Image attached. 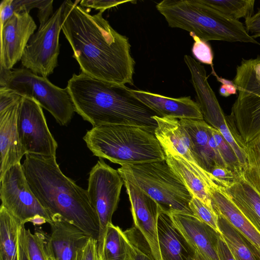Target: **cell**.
Wrapping results in <instances>:
<instances>
[{
  "label": "cell",
  "mask_w": 260,
  "mask_h": 260,
  "mask_svg": "<svg viewBox=\"0 0 260 260\" xmlns=\"http://www.w3.org/2000/svg\"><path fill=\"white\" fill-rule=\"evenodd\" d=\"M48 235L41 229L34 233L25 230V237L30 260H47L46 245Z\"/></svg>",
  "instance_id": "33"
},
{
  "label": "cell",
  "mask_w": 260,
  "mask_h": 260,
  "mask_svg": "<svg viewBox=\"0 0 260 260\" xmlns=\"http://www.w3.org/2000/svg\"><path fill=\"white\" fill-rule=\"evenodd\" d=\"M0 198L3 206L21 224L36 215L52 218L32 192L20 162L10 167L0 177Z\"/></svg>",
  "instance_id": "10"
},
{
  "label": "cell",
  "mask_w": 260,
  "mask_h": 260,
  "mask_svg": "<svg viewBox=\"0 0 260 260\" xmlns=\"http://www.w3.org/2000/svg\"><path fill=\"white\" fill-rule=\"evenodd\" d=\"M24 224L20 226L18 232V257L19 260H30L25 237Z\"/></svg>",
  "instance_id": "43"
},
{
  "label": "cell",
  "mask_w": 260,
  "mask_h": 260,
  "mask_svg": "<svg viewBox=\"0 0 260 260\" xmlns=\"http://www.w3.org/2000/svg\"><path fill=\"white\" fill-rule=\"evenodd\" d=\"M100 260H101V258H100Z\"/></svg>",
  "instance_id": "48"
},
{
  "label": "cell",
  "mask_w": 260,
  "mask_h": 260,
  "mask_svg": "<svg viewBox=\"0 0 260 260\" xmlns=\"http://www.w3.org/2000/svg\"><path fill=\"white\" fill-rule=\"evenodd\" d=\"M37 25L28 12L14 14L1 25L0 67L11 70L21 60Z\"/></svg>",
  "instance_id": "12"
},
{
  "label": "cell",
  "mask_w": 260,
  "mask_h": 260,
  "mask_svg": "<svg viewBox=\"0 0 260 260\" xmlns=\"http://www.w3.org/2000/svg\"><path fill=\"white\" fill-rule=\"evenodd\" d=\"M245 27L252 38H260V10L252 16L245 19Z\"/></svg>",
  "instance_id": "41"
},
{
  "label": "cell",
  "mask_w": 260,
  "mask_h": 260,
  "mask_svg": "<svg viewBox=\"0 0 260 260\" xmlns=\"http://www.w3.org/2000/svg\"><path fill=\"white\" fill-rule=\"evenodd\" d=\"M189 205L194 216L220 233L218 215L213 208L209 207L195 197H192Z\"/></svg>",
  "instance_id": "35"
},
{
  "label": "cell",
  "mask_w": 260,
  "mask_h": 260,
  "mask_svg": "<svg viewBox=\"0 0 260 260\" xmlns=\"http://www.w3.org/2000/svg\"><path fill=\"white\" fill-rule=\"evenodd\" d=\"M209 173L215 183L220 187L225 189L232 185L242 176L219 165L213 166Z\"/></svg>",
  "instance_id": "37"
},
{
  "label": "cell",
  "mask_w": 260,
  "mask_h": 260,
  "mask_svg": "<svg viewBox=\"0 0 260 260\" xmlns=\"http://www.w3.org/2000/svg\"><path fill=\"white\" fill-rule=\"evenodd\" d=\"M88 181L87 194L99 219L97 245L100 256L107 225L112 222V216L118 207L124 181L117 170L101 158L91 169Z\"/></svg>",
  "instance_id": "8"
},
{
  "label": "cell",
  "mask_w": 260,
  "mask_h": 260,
  "mask_svg": "<svg viewBox=\"0 0 260 260\" xmlns=\"http://www.w3.org/2000/svg\"><path fill=\"white\" fill-rule=\"evenodd\" d=\"M124 233L129 245L131 260H156L146 240L135 226Z\"/></svg>",
  "instance_id": "32"
},
{
  "label": "cell",
  "mask_w": 260,
  "mask_h": 260,
  "mask_svg": "<svg viewBox=\"0 0 260 260\" xmlns=\"http://www.w3.org/2000/svg\"><path fill=\"white\" fill-rule=\"evenodd\" d=\"M218 215L220 234L235 260H260V252L224 217Z\"/></svg>",
  "instance_id": "25"
},
{
  "label": "cell",
  "mask_w": 260,
  "mask_h": 260,
  "mask_svg": "<svg viewBox=\"0 0 260 260\" xmlns=\"http://www.w3.org/2000/svg\"><path fill=\"white\" fill-rule=\"evenodd\" d=\"M206 5L235 20L254 14V0H201Z\"/></svg>",
  "instance_id": "31"
},
{
  "label": "cell",
  "mask_w": 260,
  "mask_h": 260,
  "mask_svg": "<svg viewBox=\"0 0 260 260\" xmlns=\"http://www.w3.org/2000/svg\"><path fill=\"white\" fill-rule=\"evenodd\" d=\"M131 204L134 225L148 243L156 260H162L158 237V218L161 209L154 200L138 187L124 181Z\"/></svg>",
  "instance_id": "13"
},
{
  "label": "cell",
  "mask_w": 260,
  "mask_h": 260,
  "mask_svg": "<svg viewBox=\"0 0 260 260\" xmlns=\"http://www.w3.org/2000/svg\"><path fill=\"white\" fill-rule=\"evenodd\" d=\"M128 2H135L131 1H99V0H83L80 1V6L93 8L104 12L106 10L116 7L121 4Z\"/></svg>",
  "instance_id": "39"
},
{
  "label": "cell",
  "mask_w": 260,
  "mask_h": 260,
  "mask_svg": "<svg viewBox=\"0 0 260 260\" xmlns=\"http://www.w3.org/2000/svg\"><path fill=\"white\" fill-rule=\"evenodd\" d=\"M208 189L216 213L224 217L260 252V233L230 199L224 188L210 186Z\"/></svg>",
  "instance_id": "20"
},
{
  "label": "cell",
  "mask_w": 260,
  "mask_h": 260,
  "mask_svg": "<svg viewBox=\"0 0 260 260\" xmlns=\"http://www.w3.org/2000/svg\"><path fill=\"white\" fill-rule=\"evenodd\" d=\"M101 260H131L129 245L123 231L109 223L104 239Z\"/></svg>",
  "instance_id": "29"
},
{
  "label": "cell",
  "mask_w": 260,
  "mask_h": 260,
  "mask_svg": "<svg viewBox=\"0 0 260 260\" xmlns=\"http://www.w3.org/2000/svg\"><path fill=\"white\" fill-rule=\"evenodd\" d=\"M194 40L191 51L194 57L205 64L210 65L213 68V53L211 46L193 33H189Z\"/></svg>",
  "instance_id": "36"
},
{
  "label": "cell",
  "mask_w": 260,
  "mask_h": 260,
  "mask_svg": "<svg viewBox=\"0 0 260 260\" xmlns=\"http://www.w3.org/2000/svg\"><path fill=\"white\" fill-rule=\"evenodd\" d=\"M75 111L93 126L126 125L154 133L156 114L138 100L124 85L73 74L67 87Z\"/></svg>",
  "instance_id": "3"
},
{
  "label": "cell",
  "mask_w": 260,
  "mask_h": 260,
  "mask_svg": "<svg viewBox=\"0 0 260 260\" xmlns=\"http://www.w3.org/2000/svg\"><path fill=\"white\" fill-rule=\"evenodd\" d=\"M157 229L162 260H188L194 250L176 228L170 214L160 210Z\"/></svg>",
  "instance_id": "21"
},
{
  "label": "cell",
  "mask_w": 260,
  "mask_h": 260,
  "mask_svg": "<svg viewBox=\"0 0 260 260\" xmlns=\"http://www.w3.org/2000/svg\"><path fill=\"white\" fill-rule=\"evenodd\" d=\"M217 249L219 260H235L221 235L218 239Z\"/></svg>",
  "instance_id": "44"
},
{
  "label": "cell",
  "mask_w": 260,
  "mask_h": 260,
  "mask_svg": "<svg viewBox=\"0 0 260 260\" xmlns=\"http://www.w3.org/2000/svg\"><path fill=\"white\" fill-rule=\"evenodd\" d=\"M245 144L260 134V92L237 98L228 116Z\"/></svg>",
  "instance_id": "19"
},
{
  "label": "cell",
  "mask_w": 260,
  "mask_h": 260,
  "mask_svg": "<svg viewBox=\"0 0 260 260\" xmlns=\"http://www.w3.org/2000/svg\"><path fill=\"white\" fill-rule=\"evenodd\" d=\"M212 133L220 157L225 167L233 172L240 175H242V168L231 146L224 139L221 134L212 127Z\"/></svg>",
  "instance_id": "34"
},
{
  "label": "cell",
  "mask_w": 260,
  "mask_h": 260,
  "mask_svg": "<svg viewBox=\"0 0 260 260\" xmlns=\"http://www.w3.org/2000/svg\"><path fill=\"white\" fill-rule=\"evenodd\" d=\"M233 82L237 89V98L260 92V55L254 58H243L237 67Z\"/></svg>",
  "instance_id": "28"
},
{
  "label": "cell",
  "mask_w": 260,
  "mask_h": 260,
  "mask_svg": "<svg viewBox=\"0 0 260 260\" xmlns=\"http://www.w3.org/2000/svg\"><path fill=\"white\" fill-rule=\"evenodd\" d=\"M63 2L62 31L82 73L120 85L134 84L135 61L127 37L116 31L103 17L91 15L78 5Z\"/></svg>",
  "instance_id": "1"
},
{
  "label": "cell",
  "mask_w": 260,
  "mask_h": 260,
  "mask_svg": "<svg viewBox=\"0 0 260 260\" xmlns=\"http://www.w3.org/2000/svg\"><path fill=\"white\" fill-rule=\"evenodd\" d=\"M64 5L63 3L48 21L29 39L21 59L25 68L34 73L47 77L58 64L59 37Z\"/></svg>",
  "instance_id": "9"
},
{
  "label": "cell",
  "mask_w": 260,
  "mask_h": 260,
  "mask_svg": "<svg viewBox=\"0 0 260 260\" xmlns=\"http://www.w3.org/2000/svg\"><path fill=\"white\" fill-rule=\"evenodd\" d=\"M153 118L157 124L154 134L164 152L177 153L199 166L191 138L180 120L156 115Z\"/></svg>",
  "instance_id": "18"
},
{
  "label": "cell",
  "mask_w": 260,
  "mask_h": 260,
  "mask_svg": "<svg viewBox=\"0 0 260 260\" xmlns=\"http://www.w3.org/2000/svg\"><path fill=\"white\" fill-rule=\"evenodd\" d=\"M245 149L242 177L260 194V134L245 144Z\"/></svg>",
  "instance_id": "30"
},
{
  "label": "cell",
  "mask_w": 260,
  "mask_h": 260,
  "mask_svg": "<svg viewBox=\"0 0 260 260\" xmlns=\"http://www.w3.org/2000/svg\"><path fill=\"white\" fill-rule=\"evenodd\" d=\"M224 190L230 199L260 233V194L242 176Z\"/></svg>",
  "instance_id": "24"
},
{
  "label": "cell",
  "mask_w": 260,
  "mask_h": 260,
  "mask_svg": "<svg viewBox=\"0 0 260 260\" xmlns=\"http://www.w3.org/2000/svg\"><path fill=\"white\" fill-rule=\"evenodd\" d=\"M188 260H211L207 256L199 251L194 250V252L189 256Z\"/></svg>",
  "instance_id": "46"
},
{
  "label": "cell",
  "mask_w": 260,
  "mask_h": 260,
  "mask_svg": "<svg viewBox=\"0 0 260 260\" xmlns=\"http://www.w3.org/2000/svg\"><path fill=\"white\" fill-rule=\"evenodd\" d=\"M165 153L167 163L185 185L192 197H197L209 207L213 208L208 186L204 179L196 170L194 167L195 164L177 153Z\"/></svg>",
  "instance_id": "22"
},
{
  "label": "cell",
  "mask_w": 260,
  "mask_h": 260,
  "mask_svg": "<svg viewBox=\"0 0 260 260\" xmlns=\"http://www.w3.org/2000/svg\"><path fill=\"white\" fill-rule=\"evenodd\" d=\"M83 140L94 156L121 166L166 160L154 133L138 126H93Z\"/></svg>",
  "instance_id": "5"
},
{
  "label": "cell",
  "mask_w": 260,
  "mask_h": 260,
  "mask_svg": "<svg viewBox=\"0 0 260 260\" xmlns=\"http://www.w3.org/2000/svg\"><path fill=\"white\" fill-rule=\"evenodd\" d=\"M18 129L25 154L56 156L57 143L49 129L42 107L35 100L22 96Z\"/></svg>",
  "instance_id": "11"
},
{
  "label": "cell",
  "mask_w": 260,
  "mask_h": 260,
  "mask_svg": "<svg viewBox=\"0 0 260 260\" xmlns=\"http://www.w3.org/2000/svg\"><path fill=\"white\" fill-rule=\"evenodd\" d=\"M22 165L32 192L52 220L68 221L97 240L99 219L87 190L62 172L56 156L26 154Z\"/></svg>",
  "instance_id": "2"
},
{
  "label": "cell",
  "mask_w": 260,
  "mask_h": 260,
  "mask_svg": "<svg viewBox=\"0 0 260 260\" xmlns=\"http://www.w3.org/2000/svg\"><path fill=\"white\" fill-rule=\"evenodd\" d=\"M169 26L193 33L202 40L260 45L239 20L231 18L201 0H164L156 5Z\"/></svg>",
  "instance_id": "4"
},
{
  "label": "cell",
  "mask_w": 260,
  "mask_h": 260,
  "mask_svg": "<svg viewBox=\"0 0 260 260\" xmlns=\"http://www.w3.org/2000/svg\"><path fill=\"white\" fill-rule=\"evenodd\" d=\"M47 260H54V258L47 251Z\"/></svg>",
  "instance_id": "47"
},
{
  "label": "cell",
  "mask_w": 260,
  "mask_h": 260,
  "mask_svg": "<svg viewBox=\"0 0 260 260\" xmlns=\"http://www.w3.org/2000/svg\"><path fill=\"white\" fill-rule=\"evenodd\" d=\"M117 171L124 181L154 200L162 212L193 215L189 205L192 196L166 160L123 165Z\"/></svg>",
  "instance_id": "6"
},
{
  "label": "cell",
  "mask_w": 260,
  "mask_h": 260,
  "mask_svg": "<svg viewBox=\"0 0 260 260\" xmlns=\"http://www.w3.org/2000/svg\"><path fill=\"white\" fill-rule=\"evenodd\" d=\"M21 100L0 111V177L10 167L20 162L22 156L25 155L18 129Z\"/></svg>",
  "instance_id": "17"
},
{
  "label": "cell",
  "mask_w": 260,
  "mask_h": 260,
  "mask_svg": "<svg viewBox=\"0 0 260 260\" xmlns=\"http://www.w3.org/2000/svg\"><path fill=\"white\" fill-rule=\"evenodd\" d=\"M21 98V96L11 89L0 87V111L10 107Z\"/></svg>",
  "instance_id": "40"
},
{
  "label": "cell",
  "mask_w": 260,
  "mask_h": 260,
  "mask_svg": "<svg viewBox=\"0 0 260 260\" xmlns=\"http://www.w3.org/2000/svg\"><path fill=\"white\" fill-rule=\"evenodd\" d=\"M46 250L54 260H74L77 253L86 244L90 237L71 222L54 218L49 224Z\"/></svg>",
  "instance_id": "15"
},
{
  "label": "cell",
  "mask_w": 260,
  "mask_h": 260,
  "mask_svg": "<svg viewBox=\"0 0 260 260\" xmlns=\"http://www.w3.org/2000/svg\"><path fill=\"white\" fill-rule=\"evenodd\" d=\"M179 120L191 138L198 165L209 173L213 166L219 165L209 143L211 126L204 120Z\"/></svg>",
  "instance_id": "23"
},
{
  "label": "cell",
  "mask_w": 260,
  "mask_h": 260,
  "mask_svg": "<svg viewBox=\"0 0 260 260\" xmlns=\"http://www.w3.org/2000/svg\"><path fill=\"white\" fill-rule=\"evenodd\" d=\"M129 91L157 116L204 120L199 104L190 96L171 98L143 90L129 88Z\"/></svg>",
  "instance_id": "16"
},
{
  "label": "cell",
  "mask_w": 260,
  "mask_h": 260,
  "mask_svg": "<svg viewBox=\"0 0 260 260\" xmlns=\"http://www.w3.org/2000/svg\"><path fill=\"white\" fill-rule=\"evenodd\" d=\"M53 3L52 0H3L0 4L1 25L14 14L29 13L31 9L38 8L37 16L41 26L50 17L53 12Z\"/></svg>",
  "instance_id": "27"
},
{
  "label": "cell",
  "mask_w": 260,
  "mask_h": 260,
  "mask_svg": "<svg viewBox=\"0 0 260 260\" xmlns=\"http://www.w3.org/2000/svg\"><path fill=\"white\" fill-rule=\"evenodd\" d=\"M21 224L1 205L0 260H19L18 232Z\"/></svg>",
  "instance_id": "26"
},
{
  "label": "cell",
  "mask_w": 260,
  "mask_h": 260,
  "mask_svg": "<svg viewBox=\"0 0 260 260\" xmlns=\"http://www.w3.org/2000/svg\"><path fill=\"white\" fill-rule=\"evenodd\" d=\"M212 73L216 77L217 80L221 83L219 89V94L224 97H228L232 94H235L237 93V89L233 81H231L221 77H218L213 68H212Z\"/></svg>",
  "instance_id": "42"
},
{
  "label": "cell",
  "mask_w": 260,
  "mask_h": 260,
  "mask_svg": "<svg viewBox=\"0 0 260 260\" xmlns=\"http://www.w3.org/2000/svg\"><path fill=\"white\" fill-rule=\"evenodd\" d=\"M74 260H100L97 240L90 237L86 244L77 253Z\"/></svg>",
  "instance_id": "38"
},
{
  "label": "cell",
  "mask_w": 260,
  "mask_h": 260,
  "mask_svg": "<svg viewBox=\"0 0 260 260\" xmlns=\"http://www.w3.org/2000/svg\"><path fill=\"white\" fill-rule=\"evenodd\" d=\"M29 222L32 223L34 225H41L46 223H48L46 219L41 216L36 215L29 220Z\"/></svg>",
  "instance_id": "45"
},
{
  "label": "cell",
  "mask_w": 260,
  "mask_h": 260,
  "mask_svg": "<svg viewBox=\"0 0 260 260\" xmlns=\"http://www.w3.org/2000/svg\"><path fill=\"white\" fill-rule=\"evenodd\" d=\"M0 87L35 100L61 125H67L75 112L69 91L52 84L47 77L26 68L7 70L0 67Z\"/></svg>",
  "instance_id": "7"
},
{
  "label": "cell",
  "mask_w": 260,
  "mask_h": 260,
  "mask_svg": "<svg viewBox=\"0 0 260 260\" xmlns=\"http://www.w3.org/2000/svg\"><path fill=\"white\" fill-rule=\"evenodd\" d=\"M172 221L189 245L211 260H219L217 243L220 233L193 215L170 214Z\"/></svg>",
  "instance_id": "14"
}]
</instances>
